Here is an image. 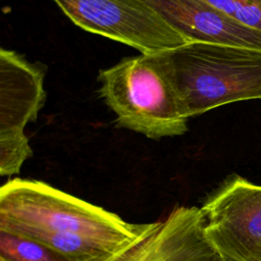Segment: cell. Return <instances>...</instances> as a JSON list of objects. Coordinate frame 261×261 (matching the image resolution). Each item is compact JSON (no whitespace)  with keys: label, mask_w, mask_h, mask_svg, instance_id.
I'll use <instances>...</instances> for the list:
<instances>
[{"label":"cell","mask_w":261,"mask_h":261,"mask_svg":"<svg viewBox=\"0 0 261 261\" xmlns=\"http://www.w3.org/2000/svg\"><path fill=\"white\" fill-rule=\"evenodd\" d=\"M151 223H130L117 214L46 182L12 178L0 188V229L43 228L73 232L111 251L143 234Z\"/></svg>","instance_id":"6da1fadb"},{"label":"cell","mask_w":261,"mask_h":261,"mask_svg":"<svg viewBox=\"0 0 261 261\" xmlns=\"http://www.w3.org/2000/svg\"><path fill=\"white\" fill-rule=\"evenodd\" d=\"M155 54L190 118L225 104L261 99V50L193 42Z\"/></svg>","instance_id":"7a4b0ae2"},{"label":"cell","mask_w":261,"mask_h":261,"mask_svg":"<svg viewBox=\"0 0 261 261\" xmlns=\"http://www.w3.org/2000/svg\"><path fill=\"white\" fill-rule=\"evenodd\" d=\"M100 97L119 127L158 140L188 132L190 116L156 54L121 59L98 74Z\"/></svg>","instance_id":"3957f363"},{"label":"cell","mask_w":261,"mask_h":261,"mask_svg":"<svg viewBox=\"0 0 261 261\" xmlns=\"http://www.w3.org/2000/svg\"><path fill=\"white\" fill-rule=\"evenodd\" d=\"M81 29L155 54L193 43L142 0H53Z\"/></svg>","instance_id":"277c9868"},{"label":"cell","mask_w":261,"mask_h":261,"mask_svg":"<svg viewBox=\"0 0 261 261\" xmlns=\"http://www.w3.org/2000/svg\"><path fill=\"white\" fill-rule=\"evenodd\" d=\"M205 236L224 261H261V185L225 179L200 208Z\"/></svg>","instance_id":"5b68a950"},{"label":"cell","mask_w":261,"mask_h":261,"mask_svg":"<svg viewBox=\"0 0 261 261\" xmlns=\"http://www.w3.org/2000/svg\"><path fill=\"white\" fill-rule=\"evenodd\" d=\"M204 232L200 208L177 206L161 221L152 222L138 239L103 261H218Z\"/></svg>","instance_id":"8992f818"},{"label":"cell","mask_w":261,"mask_h":261,"mask_svg":"<svg viewBox=\"0 0 261 261\" xmlns=\"http://www.w3.org/2000/svg\"><path fill=\"white\" fill-rule=\"evenodd\" d=\"M192 42L261 50V31L229 17L204 0H142Z\"/></svg>","instance_id":"52a82bcc"},{"label":"cell","mask_w":261,"mask_h":261,"mask_svg":"<svg viewBox=\"0 0 261 261\" xmlns=\"http://www.w3.org/2000/svg\"><path fill=\"white\" fill-rule=\"evenodd\" d=\"M44 70L15 51L0 50V134L24 133L42 109Z\"/></svg>","instance_id":"ba28073f"},{"label":"cell","mask_w":261,"mask_h":261,"mask_svg":"<svg viewBox=\"0 0 261 261\" xmlns=\"http://www.w3.org/2000/svg\"><path fill=\"white\" fill-rule=\"evenodd\" d=\"M12 232L23 234L42 243L57 251L69 261H103L113 253L104 245L73 232L43 228H21Z\"/></svg>","instance_id":"9c48e42d"},{"label":"cell","mask_w":261,"mask_h":261,"mask_svg":"<svg viewBox=\"0 0 261 261\" xmlns=\"http://www.w3.org/2000/svg\"><path fill=\"white\" fill-rule=\"evenodd\" d=\"M0 261H69L57 251L23 234L0 229Z\"/></svg>","instance_id":"30bf717a"},{"label":"cell","mask_w":261,"mask_h":261,"mask_svg":"<svg viewBox=\"0 0 261 261\" xmlns=\"http://www.w3.org/2000/svg\"><path fill=\"white\" fill-rule=\"evenodd\" d=\"M33 155L24 133L0 134V174L9 176L19 172L22 163Z\"/></svg>","instance_id":"8fae6325"},{"label":"cell","mask_w":261,"mask_h":261,"mask_svg":"<svg viewBox=\"0 0 261 261\" xmlns=\"http://www.w3.org/2000/svg\"><path fill=\"white\" fill-rule=\"evenodd\" d=\"M229 17L261 31V0H204Z\"/></svg>","instance_id":"7c38bea8"},{"label":"cell","mask_w":261,"mask_h":261,"mask_svg":"<svg viewBox=\"0 0 261 261\" xmlns=\"http://www.w3.org/2000/svg\"><path fill=\"white\" fill-rule=\"evenodd\" d=\"M218 261H224V260H222V259H221V258H220V259H219V260H218Z\"/></svg>","instance_id":"4fadbf2b"}]
</instances>
